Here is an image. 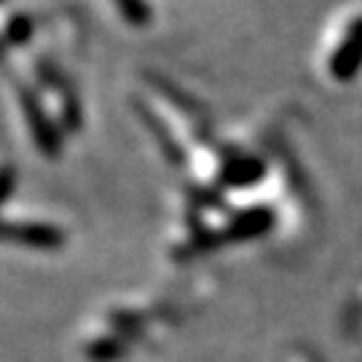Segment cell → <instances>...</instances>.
<instances>
[{
	"label": "cell",
	"instance_id": "obj_1",
	"mask_svg": "<svg viewBox=\"0 0 362 362\" xmlns=\"http://www.w3.org/2000/svg\"><path fill=\"white\" fill-rule=\"evenodd\" d=\"M16 103H19L25 127L30 132V140L35 143L40 153L54 158L62 151V132H59V124L49 113L46 103L40 100V94L27 83H16Z\"/></svg>",
	"mask_w": 362,
	"mask_h": 362
},
{
	"label": "cell",
	"instance_id": "obj_2",
	"mask_svg": "<svg viewBox=\"0 0 362 362\" xmlns=\"http://www.w3.org/2000/svg\"><path fill=\"white\" fill-rule=\"evenodd\" d=\"M362 67V16L351 19L344 35L336 40L333 52L327 57V76L338 81V83H346L351 78L360 73Z\"/></svg>",
	"mask_w": 362,
	"mask_h": 362
},
{
	"label": "cell",
	"instance_id": "obj_3",
	"mask_svg": "<svg viewBox=\"0 0 362 362\" xmlns=\"http://www.w3.org/2000/svg\"><path fill=\"white\" fill-rule=\"evenodd\" d=\"M3 233H6V239L11 245L40 250V252L59 250V247L65 245L62 228H57L52 223H43V220H6Z\"/></svg>",
	"mask_w": 362,
	"mask_h": 362
},
{
	"label": "cell",
	"instance_id": "obj_4",
	"mask_svg": "<svg viewBox=\"0 0 362 362\" xmlns=\"http://www.w3.org/2000/svg\"><path fill=\"white\" fill-rule=\"evenodd\" d=\"M113 6H116V11L121 13V19L127 25L143 27L151 19V8H148L145 0H113Z\"/></svg>",
	"mask_w": 362,
	"mask_h": 362
},
{
	"label": "cell",
	"instance_id": "obj_5",
	"mask_svg": "<svg viewBox=\"0 0 362 362\" xmlns=\"http://www.w3.org/2000/svg\"><path fill=\"white\" fill-rule=\"evenodd\" d=\"M290 362H317V360H314V357H309L306 351H298V354H296V357H293Z\"/></svg>",
	"mask_w": 362,
	"mask_h": 362
}]
</instances>
